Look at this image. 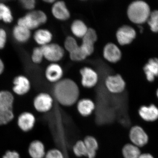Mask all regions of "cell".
Returning <instances> with one entry per match:
<instances>
[{"label": "cell", "instance_id": "11", "mask_svg": "<svg viewBox=\"0 0 158 158\" xmlns=\"http://www.w3.org/2000/svg\"><path fill=\"white\" fill-rule=\"evenodd\" d=\"M103 55L105 59L111 63H116L120 61L122 58L121 50L113 43H109L105 46Z\"/></svg>", "mask_w": 158, "mask_h": 158}, {"label": "cell", "instance_id": "17", "mask_svg": "<svg viewBox=\"0 0 158 158\" xmlns=\"http://www.w3.org/2000/svg\"><path fill=\"white\" fill-rule=\"evenodd\" d=\"M95 106L91 100L83 98L77 103V109L80 115L84 117L90 116L95 110Z\"/></svg>", "mask_w": 158, "mask_h": 158}, {"label": "cell", "instance_id": "37", "mask_svg": "<svg viewBox=\"0 0 158 158\" xmlns=\"http://www.w3.org/2000/svg\"><path fill=\"white\" fill-rule=\"evenodd\" d=\"M5 69V65L2 59L0 58V76L2 75L4 72Z\"/></svg>", "mask_w": 158, "mask_h": 158}, {"label": "cell", "instance_id": "12", "mask_svg": "<svg viewBox=\"0 0 158 158\" xmlns=\"http://www.w3.org/2000/svg\"><path fill=\"white\" fill-rule=\"evenodd\" d=\"M51 12L54 17L58 20L66 21L70 18V12L63 1H56L52 4Z\"/></svg>", "mask_w": 158, "mask_h": 158}, {"label": "cell", "instance_id": "1", "mask_svg": "<svg viewBox=\"0 0 158 158\" xmlns=\"http://www.w3.org/2000/svg\"><path fill=\"white\" fill-rule=\"evenodd\" d=\"M54 96L60 104L70 106L77 102L80 96L78 86L69 78L62 79L54 85Z\"/></svg>", "mask_w": 158, "mask_h": 158}, {"label": "cell", "instance_id": "6", "mask_svg": "<svg viewBox=\"0 0 158 158\" xmlns=\"http://www.w3.org/2000/svg\"><path fill=\"white\" fill-rule=\"evenodd\" d=\"M136 37V32L132 27L128 25L121 26L117 30L116 38L120 45H128L133 42Z\"/></svg>", "mask_w": 158, "mask_h": 158}, {"label": "cell", "instance_id": "29", "mask_svg": "<svg viewBox=\"0 0 158 158\" xmlns=\"http://www.w3.org/2000/svg\"><path fill=\"white\" fill-rule=\"evenodd\" d=\"M44 59L41 47H36L33 49L31 56L32 62L36 65H39Z\"/></svg>", "mask_w": 158, "mask_h": 158}, {"label": "cell", "instance_id": "9", "mask_svg": "<svg viewBox=\"0 0 158 158\" xmlns=\"http://www.w3.org/2000/svg\"><path fill=\"white\" fill-rule=\"evenodd\" d=\"M12 90L15 94L24 95L28 93L31 90V85L27 77L23 75H19L15 77L13 80Z\"/></svg>", "mask_w": 158, "mask_h": 158}, {"label": "cell", "instance_id": "8", "mask_svg": "<svg viewBox=\"0 0 158 158\" xmlns=\"http://www.w3.org/2000/svg\"><path fill=\"white\" fill-rule=\"evenodd\" d=\"M53 99L48 94L42 92L37 94L34 99V105L35 109L38 112L45 113L52 109Z\"/></svg>", "mask_w": 158, "mask_h": 158}, {"label": "cell", "instance_id": "26", "mask_svg": "<svg viewBox=\"0 0 158 158\" xmlns=\"http://www.w3.org/2000/svg\"><path fill=\"white\" fill-rule=\"evenodd\" d=\"M69 54L70 59L74 62H81L85 60L88 57L80 45L75 50Z\"/></svg>", "mask_w": 158, "mask_h": 158}, {"label": "cell", "instance_id": "27", "mask_svg": "<svg viewBox=\"0 0 158 158\" xmlns=\"http://www.w3.org/2000/svg\"><path fill=\"white\" fill-rule=\"evenodd\" d=\"M73 152L77 157H87V151L84 141L80 140L77 141L74 145Z\"/></svg>", "mask_w": 158, "mask_h": 158}, {"label": "cell", "instance_id": "38", "mask_svg": "<svg viewBox=\"0 0 158 158\" xmlns=\"http://www.w3.org/2000/svg\"><path fill=\"white\" fill-rule=\"evenodd\" d=\"M138 158H155L154 157L148 153H141Z\"/></svg>", "mask_w": 158, "mask_h": 158}, {"label": "cell", "instance_id": "10", "mask_svg": "<svg viewBox=\"0 0 158 158\" xmlns=\"http://www.w3.org/2000/svg\"><path fill=\"white\" fill-rule=\"evenodd\" d=\"M81 76V84L84 88H91L96 86L98 76L95 71L90 67H85L80 70Z\"/></svg>", "mask_w": 158, "mask_h": 158}, {"label": "cell", "instance_id": "3", "mask_svg": "<svg viewBox=\"0 0 158 158\" xmlns=\"http://www.w3.org/2000/svg\"><path fill=\"white\" fill-rule=\"evenodd\" d=\"M48 21V16L44 11L35 9L28 11L17 20V24L22 26L30 31L36 30L45 24Z\"/></svg>", "mask_w": 158, "mask_h": 158}, {"label": "cell", "instance_id": "34", "mask_svg": "<svg viewBox=\"0 0 158 158\" xmlns=\"http://www.w3.org/2000/svg\"><path fill=\"white\" fill-rule=\"evenodd\" d=\"M8 40L7 31L3 28H0V50L5 48Z\"/></svg>", "mask_w": 158, "mask_h": 158}, {"label": "cell", "instance_id": "13", "mask_svg": "<svg viewBox=\"0 0 158 158\" xmlns=\"http://www.w3.org/2000/svg\"><path fill=\"white\" fill-rule=\"evenodd\" d=\"M63 75V69L57 63H51L47 66L44 72L46 79L51 83L59 82L62 80Z\"/></svg>", "mask_w": 158, "mask_h": 158}, {"label": "cell", "instance_id": "16", "mask_svg": "<svg viewBox=\"0 0 158 158\" xmlns=\"http://www.w3.org/2000/svg\"><path fill=\"white\" fill-rule=\"evenodd\" d=\"M33 37L35 42L40 47H42L52 43L53 35L48 29L39 28L34 32Z\"/></svg>", "mask_w": 158, "mask_h": 158}, {"label": "cell", "instance_id": "28", "mask_svg": "<svg viewBox=\"0 0 158 158\" xmlns=\"http://www.w3.org/2000/svg\"><path fill=\"white\" fill-rule=\"evenodd\" d=\"M82 39V42L94 45L98 39L96 31L93 28H88V31Z\"/></svg>", "mask_w": 158, "mask_h": 158}, {"label": "cell", "instance_id": "21", "mask_svg": "<svg viewBox=\"0 0 158 158\" xmlns=\"http://www.w3.org/2000/svg\"><path fill=\"white\" fill-rule=\"evenodd\" d=\"M29 153L32 158H44L46 154L44 145L39 141H33L29 146Z\"/></svg>", "mask_w": 158, "mask_h": 158}, {"label": "cell", "instance_id": "32", "mask_svg": "<svg viewBox=\"0 0 158 158\" xmlns=\"http://www.w3.org/2000/svg\"><path fill=\"white\" fill-rule=\"evenodd\" d=\"M14 118L12 110H0V125L9 123Z\"/></svg>", "mask_w": 158, "mask_h": 158}, {"label": "cell", "instance_id": "39", "mask_svg": "<svg viewBox=\"0 0 158 158\" xmlns=\"http://www.w3.org/2000/svg\"><path fill=\"white\" fill-rule=\"evenodd\" d=\"M56 1L54 0H44L43 2H44L48 3V4H52V5Z\"/></svg>", "mask_w": 158, "mask_h": 158}, {"label": "cell", "instance_id": "7", "mask_svg": "<svg viewBox=\"0 0 158 158\" xmlns=\"http://www.w3.org/2000/svg\"><path fill=\"white\" fill-rule=\"evenodd\" d=\"M105 85L108 91L114 94L122 93L126 88L125 82L120 74L110 75L107 77Z\"/></svg>", "mask_w": 158, "mask_h": 158}, {"label": "cell", "instance_id": "30", "mask_svg": "<svg viewBox=\"0 0 158 158\" xmlns=\"http://www.w3.org/2000/svg\"><path fill=\"white\" fill-rule=\"evenodd\" d=\"M151 30L153 32H158V11L151 12L147 20Z\"/></svg>", "mask_w": 158, "mask_h": 158}, {"label": "cell", "instance_id": "15", "mask_svg": "<svg viewBox=\"0 0 158 158\" xmlns=\"http://www.w3.org/2000/svg\"><path fill=\"white\" fill-rule=\"evenodd\" d=\"M13 39L19 44H25L31 39V31L22 26L16 24L12 29Z\"/></svg>", "mask_w": 158, "mask_h": 158}, {"label": "cell", "instance_id": "22", "mask_svg": "<svg viewBox=\"0 0 158 158\" xmlns=\"http://www.w3.org/2000/svg\"><path fill=\"white\" fill-rule=\"evenodd\" d=\"M87 151L88 158H95L98 148V143L96 138L93 136H87L84 140Z\"/></svg>", "mask_w": 158, "mask_h": 158}, {"label": "cell", "instance_id": "20", "mask_svg": "<svg viewBox=\"0 0 158 158\" xmlns=\"http://www.w3.org/2000/svg\"><path fill=\"white\" fill-rule=\"evenodd\" d=\"M14 98L9 90L0 91V110H12Z\"/></svg>", "mask_w": 158, "mask_h": 158}, {"label": "cell", "instance_id": "4", "mask_svg": "<svg viewBox=\"0 0 158 158\" xmlns=\"http://www.w3.org/2000/svg\"><path fill=\"white\" fill-rule=\"evenodd\" d=\"M41 48L44 59L51 63H57L64 57V49L58 44L51 43Z\"/></svg>", "mask_w": 158, "mask_h": 158}, {"label": "cell", "instance_id": "35", "mask_svg": "<svg viewBox=\"0 0 158 158\" xmlns=\"http://www.w3.org/2000/svg\"><path fill=\"white\" fill-rule=\"evenodd\" d=\"M44 158H64V156L61 151L58 149H53L47 153Z\"/></svg>", "mask_w": 158, "mask_h": 158}, {"label": "cell", "instance_id": "25", "mask_svg": "<svg viewBox=\"0 0 158 158\" xmlns=\"http://www.w3.org/2000/svg\"><path fill=\"white\" fill-rule=\"evenodd\" d=\"M122 152L124 158H138L141 154L140 148L132 143L125 144L123 148Z\"/></svg>", "mask_w": 158, "mask_h": 158}, {"label": "cell", "instance_id": "2", "mask_svg": "<svg viewBox=\"0 0 158 158\" xmlns=\"http://www.w3.org/2000/svg\"><path fill=\"white\" fill-rule=\"evenodd\" d=\"M151 11L147 3L142 1H136L130 4L127 9V15L131 22L141 24L147 21Z\"/></svg>", "mask_w": 158, "mask_h": 158}, {"label": "cell", "instance_id": "18", "mask_svg": "<svg viewBox=\"0 0 158 158\" xmlns=\"http://www.w3.org/2000/svg\"><path fill=\"white\" fill-rule=\"evenodd\" d=\"M35 118L32 113L25 112L20 115L18 123L21 129L24 131H28L34 127Z\"/></svg>", "mask_w": 158, "mask_h": 158}, {"label": "cell", "instance_id": "5", "mask_svg": "<svg viewBox=\"0 0 158 158\" xmlns=\"http://www.w3.org/2000/svg\"><path fill=\"white\" fill-rule=\"evenodd\" d=\"M129 138L132 144L137 147H144L148 143L149 137L144 129L139 126L136 125L131 129Z\"/></svg>", "mask_w": 158, "mask_h": 158}, {"label": "cell", "instance_id": "40", "mask_svg": "<svg viewBox=\"0 0 158 158\" xmlns=\"http://www.w3.org/2000/svg\"><path fill=\"white\" fill-rule=\"evenodd\" d=\"M156 95H157V97L158 98V89H157V91H156Z\"/></svg>", "mask_w": 158, "mask_h": 158}, {"label": "cell", "instance_id": "24", "mask_svg": "<svg viewBox=\"0 0 158 158\" xmlns=\"http://www.w3.org/2000/svg\"><path fill=\"white\" fill-rule=\"evenodd\" d=\"M14 19L11 8L5 3L0 2V21L6 24H10Z\"/></svg>", "mask_w": 158, "mask_h": 158}, {"label": "cell", "instance_id": "14", "mask_svg": "<svg viewBox=\"0 0 158 158\" xmlns=\"http://www.w3.org/2000/svg\"><path fill=\"white\" fill-rule=\"evenodd\" d=\"M138 114L144 121L153 122L158 119V108L154 104L143 106L138 110Z\"/></svg>", "mask_w": 158, "mask_h": 158}, {"label": "cell", "instance_id": "31", "mask_svg": "<svg viewBox=\"0 0 158 158\" xmlns=\"http://www.w3.org/2000/svg\"><path fill=\"white\" fill-rule=\"evenodd\" d=\"M64 45V48L69 53L75 50L79 46L76 40L72 36H68L65 38Z\"/></svg>", "mask_w": 158, "mask_h": 158}, {"label": "cell", "instance_id": "19", "mask_svg": "<svg viewBox=\"0 0 158 158\" xmlns=\"http://www.w3.org/2000/svg\"><path fill=\"white\" fill-rule=\"evenodd\" d=\"M144 71L148 81H153L158 77V59L154 58L150 59L144 65Z\"/></svg>", "mask_w": 158, "mask_h": 158}, {"label": "cell", "instance_id": "23", "mask_svg": "<svg viewBox=\"0 0 158 158\" xmlns=\"http://www.w3.org/2000/svg\"><path fill=\"white\" fill-rule=\"evenodd\" d=\"M71 31L72 34L78 38H83L88 28L83 21L76 19L73 21L71 25Z\"/></svg>", "mask_w": 158, "mask_h": 158}, {"label": "cell", "instance_id": "36", "mask_svg": "<svg viewBox=\"0 0 158 158\" xmlns=\"http://www.w3.org/2000/svg\"><path fill=\"white\" fill-rule=\"evenodd\" d=\"M3 158H20L18 153L15 151H8Z\"/></svg>", "mask_w": 158, "mask_h": 158}, {"label": "cell", "instance_id": "33", "mask_svg": "<svg viewBox=\"0 0 158 158\" xmlns=\"http://www.w3.org/2000/svg\"><path fill=\"white\" fill-rule=\"evenodd\" d=\"M19 2L23 8L29 11L35 10L37 4L35 0H21Z\"/></svg>", "mask_w": 158, "mask_h": 158}]
</instances>
